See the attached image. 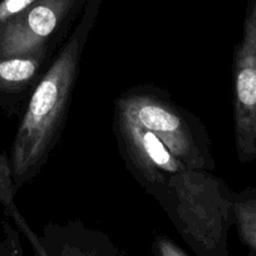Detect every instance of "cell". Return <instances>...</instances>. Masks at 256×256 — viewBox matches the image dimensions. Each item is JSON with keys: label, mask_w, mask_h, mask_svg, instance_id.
<instances>
[{"label": "cell", "mask_w": 256, "mask_h": 256, "mask_svg": "<svg viewBox=\"0 0 256 256\" xmlns=\"http://www.w3.org/2000/svg\"><path fill=\"white\" fill-rule=\"evenodd\" d=\"M154 256H188L174 240L164 235H157L152 242Z\"/></svg>", "instance_id": "13"}, {"label": "cell", "mask_w": 256, "mask_h": 256, "mask_svg": "<svg viewBox=\"0 0 256 256\" xmlns=\"http://www.w3.org/2000/svg\"><path fill=\"white\" fill-rule=\"evenodd\" d=\"M246 256H256V252H255V251H252V250H248V255H246Z\"/></svg>", "instance_id": "14"}, {"label": "cell", "mask_w": 256, "mask_h": 256, "mask_svg": "<svg viewBox=\"0 0 256 256\" xmlns=\"http://www.w3.org/2000/svg\"><path fill=\"white\" fill-rule=\"evenodd\" d=\"M142 126L151 130L188 170L215 168L210 134L200 118L174 102L168 92L138 86L114 100Z\"/></svg>", "instance_id": "3"}, {"label": "cell", "mask_w": 256, "mask_h": 256, "mask_svg": "<svg viewBox=\"0 0 256 256\" xmlns=\"http://www.w3.org/2000/svg\"><path fill=\"white\" fill-rule=\"evenodd\" d=\"M19 190L16 188L12 174L10 158L6 154L0 152V205L3 206L6 218H12L18 228V231L23 234L29 242H34L38 238L33 228L26 222V218L22 215L16 204V195Z\"/></svg>", "instance_id": "10"}, {"label": "cell", "mask_w": 256, "mask_h": 256, "mask_svg": "<svg viewBox=\"0 0 256 256\" xmlns=\"http://www.w3.org/2000/svg\"><path fill=\"white\" fill-rule=\"evenodd\" d=\"M32 248V256H131L106 234L87 228L80 220L48 224Z\"/></svg>", "instance_id": "7"}, {"label": "cell", "mask_w": 256, "mask_h": 256, "mask_svg": "<svg viewBox=\"0 0 256 256\" xmlns=\"http://www.w3.org/2000/svg\"><path fill=\"white\" fill-rule=\"evenodd\" d=\"M56 50L29 56H0V106L9 114L26 110L32 93L48 70Z\"/></svg>", "instance_id": "8"}, {"label": "cell", "mask_w": 256, "mask_h": 256, "mask_svg": "<svg viewBox=\"0 0 256 256\" xmlns=\"http://www.w3.org/2000/svg\"><path fill=\"white\" fill-rule=\"evenodd\" d=\"M232 112L236 156L241 164L256 161V0H248L234 52Z\"/></svg>", "instance_id": "6"}, {"label": "cell", "mask_w": 256, "mask_h": 256, "mask_svg": "<svg viewBox=\"0 0 256 256\" xmlns=\"http://www.w3.org/2000/svg\"><path fill=\"white\" fill-rule=\"evenodd\" d=\"M102 0H87L82 14L29 98L10 148L16 188L30 184L56 148L67 122L83 52L97 23Z\"/></svg>", "instance_id": "1"}, {"label": "cell", "mask_w": 256, "mask_h": 256, "mask_svg": "<svg viewBox=\"0 0 256 256\" xmlns=\"http://www.w3.org/2000/svg\"><path fill=\"white\" fill-rule=\"evenodd\" d=\"M113 132L127 170L142 188L161 202L174 174L187 170L166 144L127 110L114 103Z\"/></svg>", "instance_id": "5"}, {"label": "cell", "mask_w": 256, "mask_h": 256, "mask_svg": "<svg viewBox=\"0 0 256 256\" xmlns=\"http://www.w3.org/2000/svg\"><path fill=\"white\" fill-rule=\"evenodd\" d=\"M232 191L208 170H184L167 184L160 205L196 256H230Z\"/></svg>", "instance_id": "2"}, {"label": "cell", "mask_w": 256, "mask_h": 256, "mask_svg": "<svg viewBox=\"0 0 256 256\" xmlns=\"http://www.w3.org/2000/svg\"><path fill=\"white\" fill-rule=\"evenodd\" d=\"M87 0H38L0 26V56H29L56 50L70 36Z\"/></svg>", "instance_id": "4"}, {"label": "cell", "mask_w": 256, "mask_h": 256, "mask_svg": "<svg viewBox=\"0 0 256 256\" xmlns=\"http://www.w3.org/2000/svg\"><path fill=\"white\" fill-rule=\"evenodd\" d=\"M38 0H0V26L18 16Z\"/></svg>", "instance_id": "12"}, {"label": "cell", "mask_w": 256, "mask_h": 256, "mask_svg": "<svg viewBox=\"0 0 256 256\" xmlns=\"http://www.w3.org/2000/svg\"><path fill=\"white\" fill-rule=\"evenodd\" d=\"M2 225L3 234L0 235V256H26L22 246L20 232L8 220H3Z\"/></svg>", "instance_id": "11"}, {"label": "cell", "mask_w": 256, "mask_h": 256, "mask_svg": "<svg viewBox=\"0 0 256 256\" xmlns=\"http://www.w3.org/2000/svg\"><path fill=\"white\" fill-rule=\"evenodd\" d=\"M234 226L241 242L256 252V186L232 191Z\"/></svg>", "instance_id": "9"}]
</instances>
